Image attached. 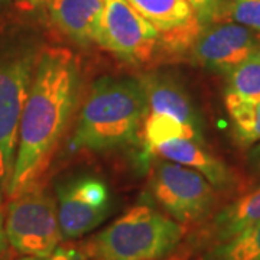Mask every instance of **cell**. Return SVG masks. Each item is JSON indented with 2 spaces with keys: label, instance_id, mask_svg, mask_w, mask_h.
I'll return each mask as SVG.
<instances>
[{
  "label": "cell",
  "instance_id": "cell-1",
  "mask_svg": "<svg viewBox=\"0 0 260 260\" xmlns=\"http://www.w3.org/2000/svg\"><path fill=\"white\" fill-rule=\"evenodd\" d=\"M80 90V64L70 49L47 47L38 52L19 126L15 169L6 192L9 200L41 184L73 119Z\"/></svg>",
  "mask_w": 260,
  "mask_h": 260
},
{
  "label": "cell",
  "instance_id": "cell-2",
  "mask_svg": "<svg viewBox=\"0 0 260 260\" xmlns=\"http://www.w3.org/2000/svg\"><path fill=\"white\" fill-rule=\"evenodd\" d=\"M146 112L139 80L100 78L80 110L71 146L103 152L129 145L138 138Z\"/></svg>",
  "mask_w": 260,
  "mask_h": 260
},
{
  "label": "cell",
  "instance_id": "cell-3",
  "mask_svg": "<svg viewBox=\"0 0 260 260\" xmlns=\"http://www.w3.org/2000/svg\"><path fill=\"white\" fill-rule=\"evenodd\" d=\"M185 227L139 204L95 234L85 253L94 260H162L177 250Z\"/></svg>",
  "mask_w": 260,
  "mask_h": 260
},
{
  "label": "cell",
  "instance_id": "cell-4",
  "mask_svg": "<svg viewBox=\"0 0 260 260\" xmlns=\"http://www.w3.org/2000/svg\"><path fill=\"white\" fill-rule=\"evenodd\" d=\"M32 49L0 56V203L15 169L19 126L37 62Z\"/></svg>",
  "mask_w": 260,
  "mask_h": 260
},
{
  "label": "cell",
  "instance_id": "cell-5",
  "mask_svg": "<svg viewBox=\"0 0 260 260\" xmlns=\"http://www.w3.org/2000/svg\"><path fill=\"white\" fill-rule=\"evenodd\" d=\"M8 243L23 256H48L62 242L56 200L41 184L9 200L5 221Z\"/></svg>",
  "mask_w": 260,
  "mask_h": 260
},
{
  "label": "cell",
  "instance_id": "cell-6",
  "mask_svg": "<svg viewBox=\"0 0 260 260\" xmlns=\"http://www.w3.org/2000/svg\"><path fill=\"white\" fill-rule=\"evenodd\" d=\"M149 191L162 210L182 225L204 218L215 203L214 186L204 175L167 159L153 164Z\"/></svg>",
  "mask_w": 260,
  "mask_h": 260
},
{
  "label": "cell",
  "instance_id": "cell-7",
  "mask_svg": "<svg viewBox=\"0 0 260 260\" xmlns=\"http://www.w3.org/2000/svg\"><path fill=\"white\" fill-rule=\"evenodd\" d=\"M95 42L130 64L150 61L159 48V34L127 0H106Z\"/></svg>",
  "mask_w": 260,
  "mask_h": 260
},
{
  "label": "cell",
  "instance_id": "cell-8",
  "mask_svg": "<svg viewBox=\"0 0 260 260\" xmlns=\"http://www.w3.org/2000/svg\"><path fill=\"white\" fill-rule=\"evenodd\" d=\"M112 192L94 175H77L56 185V211L62 240H75L106 221Z\"/></svg>",
  "mask_w": 260,
  "mask_h": 260
},
{
  "label": "cell",
  "instance_id": "cell-9",
  "mask_svg": "<svg viewBox=\"0 0 260 260\" xmlns=\"http://www.w3.org/2000/svg\"><path fill=\"white\" fill-rule=\"evenodd\" d=\"M260 47V35L234 22L204 26L189 49L195 62L207 70L227 74Z\"/></svg>",
  "mask_w": 260,
  "mask_h": 260
},
{
  "label": "cell",
  "instance_id": "cell-10",
  "mask_svg": "<svg viewBox=\"0 0 260 260\" xmlns=\"http://www.w3.org/2000/svg\"><path fill=\"white\" fill-rule=\"evenodd\" d=\"M159 34L164 52L182 54L189 51L203 25L186 0H127Z\"/></svg>",
  "mask_w": 260,
  "mask_h": 260
},
{
  "label": "cell",
  "instance_id": "cell-11",
  "mask_svg": "<svg viewBox=\"0 0 260 260\" xmlns=\"http://www.w3.org/2000/svg\"><path fill=\"white\" fill-rule=\"evenodd\" d=\"M149 113L165 114L201 132V119L185 88L174 77L149 73L139 78Z\"/></svg>",
  "mask_w": 260,
  "mask_h": 260
},
{
  "label": "cell",
  "instance_id": "cell-12",
  "mask_svg": "<svg viewBox=\"0 0 260 260\" xmlns=\"http://www.w3.org/2000/svg\"><path fill=\"white\" fill-rule=\"evenodd\" d=\"M106 0H51L48 16L54 28L80 47L95 42Z\"/></svg>",
  "mask_w": 260,
  "mask_h": 260
},
{
  "label": "cell",
  "instance_id": "cell-13",
  "mask_svg": "<svg viewBox=\"0 0 260 260\" xmlns=\"http://www.w3.org/2000/svg\"><path fill=\"white\" fill-rule=\"evenodd\" d=\"M160 158L191 168L207 178L214 188H227L233 184L232 171L223 160L211 155L201 142L192 139H172L152 149Z\"/></svg>",
  "mask_w": 260,
  "mask_h": 260
},
{
  "label": "cell",
  "instance_id": "cell-14",
  "mask_svg": "<svg viewBox=\"0 0 260 260\" xmlns=\"http://www.w3.org/2000/svg\"><path fill=\"white\" fill-rule=\"evenodd\" d=\"M257 223H260V188L239 198L215 214L210 234L215 244L232 239Z\"/></svg>",
  "mask_w": 260,
  "mask_h": 260
},
{
  "label": "cell",
  "instance_id": "cell-15",
  "mask_svg": "<svg viewBox=\"0 0 260 260\" xmlns=\"http://www.w3.org/2000/svg\"><path fill=\"white\" fill-rule=\"evenodd\" d=\"M224 102L239 143L247 146L260 142V100H243L225 94Z\"/></svg>",
  "mask_w": 260,
  "mask_h": 260
},
{
  "label": "cell",
  "instance_id": "cell-16",
  "mask_svg": "<svg viewBox=\"0 0 260 260\" xmlns=\"http://www.w3.org/2000/svg\"><path fill=\"white\" fill-rule=\"evenodd\" d=\"M143 138L150 150L158 145L172 139H192L204 143L203 132L186 126L165 114L149 113L143 121Z\"/></svg>",
  "mask_w": 260,
  "mask_h": 260
},
{
  "label": "cell",
  "instance_id": "cell-17",
  "mask_svg": "<svg viewBox=\"0 0 260 260\" xmlns=\"http://www.w3.org/2000/svg\"><path fill=\"white\" fill-rule=\"evenodd\" d=\"M203 260H260V223L225 242L215 243Z\"/></svg>",
  "mask_w": 260,
  "mask_h": 260
},
{
  "label": "cell",
  "instance_id": "cell-18",
  "mask_svg": "<svg viewBox=\"0 0 260 260\" xmlns=\"http://www.w3.org/2000/svg\"><path fill=\"white\" fill-rule=\"evenodd\" d=\"M227 90L243 100H260V47L225 74Z\"/></svg>",
  "mask_w": 260,
  "mask_h": 260
},
{
  "label": "cell",
  "instance_id": "cell-19",
  "mask_svg": "<svg viewBox=\"0 0 260 260\" xmlns=\"http://www.w3.org/2000/svg\"><path fill=\"white\" fill-rule=\"evenodd\" d=\"M224 22H234L260 35V0H225Z\"/></svg>",
  "mask_w": 260,
  "mask_h": 260
},
{
  "label": "cell",
  "instance_id": "cell-20",
  "mask_svg": "<svg viewBox=\"0 0 260 260\" xmlns=\"http://www.w3.org/2000/svg\"><path fill=\"white\" fill-rule=\"evenodd\" d=\"M197 15L200 23L204 26L224 22L225 0H186Z\"/></svg>",
  "mask_w": 260,
  "mask_h": 260
},
{
  "label": "cell",
  "instance_id": "cell-21",
  "mask_svg": "<svg viewBox=\"0 0 260 260\" xmlns=\"http://www.w3.org/2000/svg\"><path fill=\"white\" fill-rule=\"evenodd\" d=\"M88 257L85 250L73 244H59L56 250L48 256H22L16 260H85Z\"/></svg>",
  "mask_w": 260,
  "mask_h": 260
},
{
  "label": "cell",
  "instance_id": "cell-22",
  "mask_svg": "<svg viewBox=\"0 0 260 260\" xmlns=\"http://www.w3.org/2000/svg\"><path fill=\"white\" fill-rule=\"evenodd\" d=\"M49 2L51 0H15L16 8L20 10H26V12L44 8V6H47Z\"/></svg>",
  "mask_w": 260,
  "mask_h": 260
},
{
  "label": "cell",
  "instance_id": "cell-23",
  "mask_svg": "<svg viewBox=\"0 0 260 260\" xmlns=\"http://www.w3.org/2000/svg\"><path fill=\"white\" fill-rule=\"evenodd\" d=\"M250 164H251V167L254 168L256 171H259L260 172V145H257L256 148L251 149Z\"/></svg>",
  "mask_w": 260,
  "mask_h": 260
},
{
  "label": "cell",
  "instance_id": "cell-24",
  "mask_svg": "<svg viewBox=\"0 0 260 260\" xmlns=\"http://www.w3.org/2000/svg\"><path fill=\"white\" fill-rule=\"evenodd\" d=\"M6 243H8V239H6V232H5V220L0 213V254L6 249Z\"/></svg>",
  "mask_w": 260,
  "mask_h": 260
},
{
  "label": "cell",
  "instance_id": "cell-25",
  "mask_svg": "<svg viewBox=\"0 0 260 260\" xmlns=\"http://www.w3.org/2000/svg\"><path fill=\"white\" fill-rule=\"evenodd\" d=\"M162 260H185L182 256H179V254H177V256H169V257H167V259H162Z\"/></svg>",
  "mask_w": 260,
  "mask_h": 260
},
{
  "label": "cell",
  "instance_id": "cell-26",
  "mask_svg": "<svg viewBox=\"0 0 260 260\" xmlns=\"http://www.w3.org/2000/svg\"><path fill=\"white\" fill-rule=\"evenodd\" d=\"M0 2H2V3H3V2H8V0H0Z\"/></svg>",
  "mask_w": 260,
  "mask_h": 260
},
{
  "label": "cell",
  "instance_id": "cell-27",
  "mask_svg": "<svg viewBox=\"0 0 260 260\" xmlns=\"http://www.w3.org/2000/svg\"><path fill=\"white\" fill-rule=\"evenodd\" d=\"M0 260H3V257H2V254H0Z\"/></svg>",
  "mask_w": 260,
  "mask_h": 260
},
{
  "label": "cell",
  "instance_id": "cell-28",
  "mask_svg": "<svg viewBox=\"0 0 260 260\" xmlns=\"http://www.w3.org/2000/svg\"><path fill=\"white\" fill-rule=\"evenodd\" d=\"M85 260H87V259H85ZM93 260H94V259H93Z\"/></svg>",
  "mask_w": 260,
  "mask_h": 260
}]
</instances>
